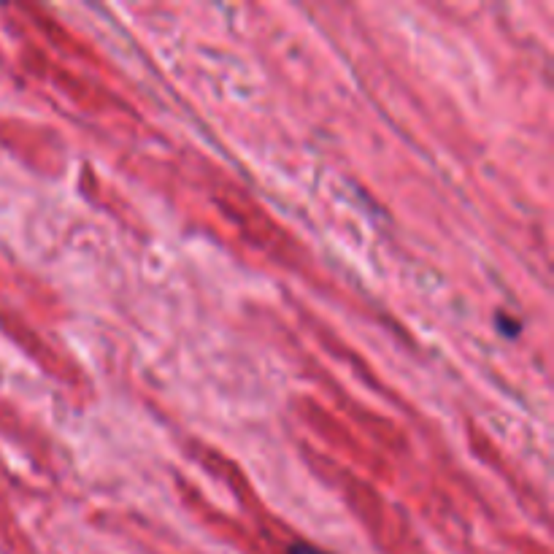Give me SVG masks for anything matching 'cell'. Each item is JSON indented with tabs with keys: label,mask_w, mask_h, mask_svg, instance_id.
<instances>
[{
	"label": "cell",
	"mask_w": 554,
	"mask_h": 554,
	"mask_svg": "<svg viewBox=\"0 0 554 554\" xmlns=\"http://www.w3.org/2000/svg\"><path fill=\"white\" fill-rule=\"evenodd\" d=\"M498 330L506 338H517L522 333V322L517 317H509V314H498Z\"/></svg>",
	"instance_id": "6da1fadb"
},
{
	"label": "cell",
	"mask_w": 554,
	"mask_h": 554,
	"mask_svg": "<svg viewBox=\"0 0 554 554\" xmlns=\"http://www.w3.org/2000/svg\"><path fill=\"white\" fill-rule=\"evenodd\" d=\"M287 554H327V552L325 549H319V546L306 544V541H292V544L287 546Z\"/></svg>",
	"instance_id": "7a4b0ae2"
}]
</instances>
